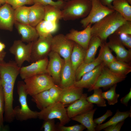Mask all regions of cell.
<instances>
[{
  "mask_svg": "<svg viewBox=\"0 0 131 131\" xmlns=\"http://www.w3.org/2000/svg\"><path fill=\"white\" fill-rule=\"evenodd\" d=\"M126 21L119 13L115 11L91 26L92 36L98 37L102 42H106L108 37Z\"/></svg>",
  "mask_w": 131,
  "mask_h": 131,
  "instance_id": "6da1fadb",
  "label": "cell"
},
{
  "mask_svg": "<svg viewBox=\"0 0 131 131\" xmlns=\"http://www.w3.org/2000/svg\"><path fill=\"white\" fill-rule=\"evenodd\" d=\"M92 7L90 0H72L65 1L61 9L62 19L74 20L86 17Z\"/></svg>",
  "mask_w": 131,
  "mask_h": 131,
  "instance_id": "7a4b0ae2",
  "label": "cell"
},
{
  "mask_svg": "<svg viewBox=\"0 0 131 131\" xmlns=\"http://www.w3.org/2000/svg\"><path fill=\"white\" fill-rule=\"evenodd\" d=\"M17 91L21 106L20 107L19 106H17L14 108L15 118L18 121H22L38 118V112L32 110L28 105L27 100V94L24 82L18 81Z\"/></svg>",
  "mask_w": 131,
  "mask_h": 131,
  "instance_id": "3957f363",
  "label": "cell"
},
{
  "mask_svg": "<svg viewBox=\"0 0 131 131\" xmlns=\"http://www.w3.org/2000/svg\"><path fill=\"white\" fill-rule=\"evenodd\" d=\"M25 88L27 94L31 96L48 90L55 83L48 73L34 76L24 80Z\"/></svg>",
  "mask_w": 131,
  "mask_h": 131,
  "instance_id": "277c9868",
  "label": "cell"
},
{
  "mask_svg": "<svg viewBox=\"0 0 131 131\" xmlns=\"http://www.w3.org/2000/svg\"><path fill=\"white\" fill-rule=\"evenodd\" d=\"M65 106L59 101L54 102L38 112V118L44 120L57 119L60 121L58 125H65L69 122L70 119Z\"/></svg>",
  "mask_w": 131,
  "mask_h": 131,
  "instance_id": "5b68a950",
  "label": "cell"
},
{
  "mask_svg": "<svg viewBox=\"0 0 131 131\" xmlns=\"http://www.w3.org/2000/svg\"><path fill=\"white\" fill-rule=\"evenodd\" d=\"M115 11L104 5L99 0L92 1V7L88 15L82 19L80 23L82 27L85 28L88 25L94 24Z\"/></svg>",
  "mask_w": 131,
  "mask_h": 131,
  "instance_id": "8992f818",
  "label": "cell"
},
{
  "mask_svg": "<svg viewBox=\"0 0 131 131\" xmlns=\"http://www.w3.org/2000/svg\"><path fill=\"white\" fill-rule=\"evenodd\" d=\"M52 34L45 36H39L33 41L31 55V62H33L47 57L51 51Z\"/></svg>",
  "mask_w": 131,
  "mask_h": 131,
  "instance_id": "52a82bcc",
  "label": "cell"
},
{
  "mask_svg": "<svg viewBox=\"0 0 131 131\" xmlns=\"http://www.w3.org/2000/svg\"><path fill=\"white\" fill-rule=\"evenodd\" d=\"M126 76L115 73L105 66L93 86L88 89L90 92L95 89L103 88L105 90L110 88L114 85L125 79Z\"/></svg>",
  "mask_w": 131,
  "mask_h": 131,
  "instance_id": "ba28073f",
  "label": "cell"
},
{
  "mask_svg": "<svg viewBox=\"0 0 131 131\" xmlns=\"http://www.w3.org/2000/svg\"><path fill=\"white\" fill-rule=\"evenodd\" d=\"M33 42L26 44L21 40L15 41L9 51L14 56L15 61L21 67L24 63L31 62V55Z\"/></svg>",
  "mask_w": 131,
  "mask_h": 131,
  "instance_id": "9c48e42d",
  "label": "cell"
},
{
  "mask_svg": "<svg viewBox=\"0 0 131 131\" xmlns=\"http://www.w3.org/2000/svg\"><path fill=\"white\" fill-rule=\"evenodd\" d=\"M74 43L65 35L59 34L53 37L51 51L58 54L65 61L70 60Z\"/></svg>",
  "mask_w": 131,
  "mask_h": 131,
  "instance_id": "30bf717a",
  "label": "cell"
},
{
  "mask_svg": "<svg viewBox=\"0 0 131 131\" xmlns=\"http://www.w3.org/2000/svg\"><path fill=\"white\" fill-rule=\"evenodd\" d=\"M49 58L47 72L52 77L55 84L59 85L61 74L65 60L58 54L51 51L48 55Z\"/></svg>",
  "mask_w": 131,
  "mask_h": 131,
  "instance_id": "8fae6325",
  "label": "cell"
},
{
  "mask_svg": "<svg viewBox=\"0 0 131 131\" xmlns=\"http://www.w3.org/2000/svg\"><path fill=\"white\" fill-rule=\"evenodd\" d=\"M108 38L107 45L111 50L115 53L117 60L130 64L131 49H126L118 35L114 33Z\"/></svg>",
  "mask_w": 131,
  "mask_h": 131,
  "instance_id": "7c38bea8",
  "label": "cell"
},
{
  "mask_svg": "<svg viewBox=\"0 0 131 131\" xmlns=\"http://www.w3.org/2000/svg\"><path fill=\"white\" fill-rule=\"evenodd\" d=\"M49 59L46 57L32 62L30 65L22 66L19 75L23 80L38 74L47 73V67Z\"/></svg>",
  "mask_w": 131,
  "mask_h": 131,
  "instance_id": "4fadbf2b",
  "label": "cell"
},
{
  "mask_svg": "<svg viewBox=\"0 0 131 131\" xmlns=\"http://www.w3.org/2000/svg\"><path fill=\"white\" fill-rule=\"evenodd\" d=\"M15 84L3 83L4 98V119L8 123L13 122L15 118L13 107V91Z\"/></svg>",
  "mask_w": 131,
  "mask_h": 131,
  "instance_id": "5bb4252c",
  "label": "cell"
},
{
  "mask_svg": "<svg viewBox=\"0 0 131 131\" xmlns=\"http://www.w3.org/2000/svg\"><path fill=\"white\" fill-rule=\"evenodd\" d=\"M20 67L15 61L0 63V76L1 84H15L16 79L19 74Z\"/></svg>",
  "mask_w": 131,
  "mask_h": 131,
  "instance_id": "9a60e30c",
  "label": "cell"
},
{
  "mask_svg": "<svg viewBox=\"0 0 131 131\" xmlns=\"http://www.w3.org/2000/svg\"><path fill=\"white\" fill-rule=\"evenodd\" d=\"M87 93H83L81 97L66 108L68 115L71 119L76 115L88 112L93 109V104L89 102L86 99Z\"/></svg>",
  "mask_w": 131,
  "mask_h": 131,
  "instance_id": "2e32d148",
  "label": "cell"
},
{
  "mask_svg": "<svg viewBox=\"0 0 131 131\" xmlns=\"http://www.w3.org/2000/svg\"><path fill=\"white\" fill-rule=\"evenodd\" d=\"M91 25L90 24L81 31L72 29L65 36L68 39L79 44L86 50L92 36Z\"/></svg>",
  "mask_w": 131,
  "mask_h": 131,
  "instance_id": "e0dca14e",
  "label": "cell"
},
{
  "mask_svg": "<svg viewBox=\"0 0 131 131\" xmlns=\"http://www.w3.org/2000/svg\"><path fill=\"white\" fill-rule=\"evenodd\" d=\"M14 10L12 7L5 3L0 6V28L11 31L15 21Z\"/></svg>",
  "mask_w": 131,
  "mask_h": 131,
  "instance_id": "ac0fdd59",
  "label": "cell"
},
{
  "mask_svg": "<svg viewBox=\"0 0 131 131\" xmlns=\"http://www.w3.org/2000/svg\"><path fill=\"white\" fill-rule=\"evenodd\" d=\"M106 66L102 62L92 70L84 74L74 85L83 89H89L94 85L104 67Z\"/></svg>",
  "mask_w": 131,
  "mask_h": 131,
  "instance_id": "d6986e66",
  "label": "cell"
},
{
  "mask_svg": "<svg viewBox=\"0 0 131 131\" xmlns=\"http://www.w3.org/2000/svg\"><path fill=\"white\" fill-rule=\"evenodd\" d=\"M83 89L74 85L63 88L59 101L65 105L71 104L80 98Z\"/></svg>",
  "mask_w": 131,
  "mask_h": 131,
  "instance_id": "ffe728a7",
  "label": "cell"
},
{
  "mask_svg": "<svg viewBox=\"0 0 131 131\" xmlns=\"http://www.w3.org/2000/svg\"><path fill=\"white\" fill-rule=\"evenodd\" d=\"M76 81L75 71L70 60H65L61 74L60 87L63 88L74 85Z\"/></svg>",
  "mask_w": 131,
  "mask_h": 131,
  "instance_id": "44dd1931",
  "label": "cell"
},
{
  "mask_svg": "<svg viewBox=\"0 0 131 131\" xmlns=\"http://www.w3.org/2000/svg\"><path fill=\"white\" fill-rule=\"evenodd\" d=\"M14 24L19 33L21 36V41L28 43L36 40L39 36L35 27L29 24H21L15 21Z\"/></svg>",
  "mask_w": 131,
  "mask_h": 131,
  "instance_id": "7402d4cb",
  "label": "cell"
},
{
  "mask_svg": "<svg viewBox=\"0 0 131 131\" xmlns=\"http://www.w3.org/2000/svg\"><path fill=\"white\" fill-rule=\"evenodd\" d=\"M30 7L29 24L35 27L43 20L45 14V6L38 4H34Z\"/></svg>",
  "mask_w": 131,
  "mask_h": 131,
  "instance_id": "603a6c76",
  "label": "cell"
},
{
  "mask_svg": "<svg viewBox=\"0 0 131 131\" xmlns=\"http://www.w3.org/2000/svg\"><path fill=\"white\" fill-rule=\"evenodd\" d=\"M97 109L95 108L88 112L76 115L71 119L78 122L84 126L88 131H95L97 125L93 121V117L95 112Z\"/></svg>",
  "mask_w": 131,
  "mask_h": 131,
  "instance_id": "cb8c5ba5",
  "label": "cell"
},
{
  "mask_svg": "<svg viewBox=\"0 0 131 131\" xmlns=\"http://www.w3.org/2000/svg\"><path fill=\"white\" fill-rule=\"evenodd\" d=\"M86 50L81 46L74 42L70 60L72 66L75 71L84 62Z\"/></svg>",
  "mask_w": 131,
  "mask_h": 131,
  "instance_id": "d4e9b609",
  "label": "cell"
},
{
  "mask_svg": "<svg viewBox=\"0 0 131 131\" xmlns=\"http://www.w3.org/2000/svg\"><path fill=\"white\" fill-rule=\"evenodd\" d=\"M102 43V41L98 37L94 35L92 36L86 50L84 62L89 63L95 60L98 48L100 47Z\"/></svg>",
  "mask_w": 131,
  "mask_h": 131,
  "instance_id": "484cf974",
  "label": "cell"
},
{
  "mask_svg": "<svg viewBox=\"0 0 131 131\" xmlns=\"http://www.w3.org/2000/svg\"><path fill=\"white\" fill-rule=\"evenodd\" d=\"M131 5L126 0H113L112 3L113 9L129 21H131Z\"/></svg>",
  "mask_w": 131,
  "mask_h": 131,
  "instance_id": "4316f807",
  "label": "cell"
},
{
  "mask_svg": "<svg viewBox=\"0 0 131 131\" xmlns=\"http://www.w3.org/2000/svg\"><path fill=\"white\" fill-rule=\"evenodd\" d=\"M58 23L43 20L35 27L39 36H45L52 34L57 30Z\"/></svg>",
  "mask_w": 131,
  "mask_h": 131,
  "instance_id": "83f0119b",
  "label": "cell"
},
{
  "mask_svg": "<svg viewBox=\"0 0 131 131\" xmlns=\"http://www.w3.org/2000/svg\"><path fill=\"white\" fill-rule=\"evenodd\" d=\"M131 114L130 110L121 112L119 109H117L115 115L108 121L103 124L97 125L95 128V131H100L109 126L124 121L131 116Z\"/></svg>",
  "mask_w": 131,
  "mask_h": 131,
  "instance_id": "f1b7e54d",
  "label": "cell"
},
{
  "mask_svg": "<svg viewBox=\"0 0 131 131\" xmlns=\"http://www.w3.org/2000/svg\"><path fill=\"white\" fill-rule=\"evenodd\" d=\"M102 62L98 56L92 62L87 63L83 62L75 71L76 81L79 80L84 74L92 70Z\"/></svg>",
  "mask_w": 131,
  "mask_h": 131,
  "instance_id": "f546056e",
  "label": "cell"
},
{
  "mask_svg": "<svg viewBox=\"0 0 131 131\" xmlns=\"http://www.w3.org/2000/svg\"><path fill=\"white\" fill-rule=\"evenodd\" d=\"M32 97V101L35 103L37 107L41 110L54 102L50 98L48 90L41 92Z\"/></svg>",
  "mask_w": 131,
  "mask_h": 131,
  "instance_id": "4dcf8cb0",
  "label": "cell"
},
{
  "mask_svg": "<svg viewBox=\"0 0 131 131\" xmlns=\"http://www.w3.org/2000/svg\"><path fill=\"white\" fill-rule=\"evenodd\" d=\"M130 64L117 60L106 66L111 71L115 73L126 76L131 72V66Z\"/></svg>",
  "mask_w": 131,
  "mask_h": 131,
  "instance_id": "1f68e13d",
  "label": "cell"
},
{
  "mask_svg": "<svg viewBox=\"0 0 131 131\" xmlns=\"http://www.w3.org/2000/svg\"><path fill=\"white\" fill-rule=\"evenodd\" d=\"M61 19H62V16L60 9L53 5L45 6V14L43 20L58 23Z\"/></svg>",
  "mask_w": 131,
  "mask_h": 131,
  "instance_id": "d6a6232c",
  "label": "cell"
},
{
  "mask_svg": "<svg viewBox=\"0 0 131 131\" xmlns=\"http://www.w3.org/2000/svg\"><path fill=\"white\" fill-rule=\"evenodd\" d=\"M98 56L106 66L117 60L112 53V50L108 46L107 42H102Z\"/></svg>",
  "mask_w": 131,
  "mask_h": 131,
  "instance_id": "836d02e7",
  "label": "cell"
},
{
  "mask_svg": "<svg viewBox=\"0 0 131 131\" xmlns=\"http://www.w3.org/2000/svg\"><path fill=\"white\" fill-rule=\"evenodd\" d=\"M30 8V7L25 5L14 9V17L15 21L22 24H29Z\"/></svg>",
  "mask_w": 131,
  "mask_h": 131,
  "instance_id": "e575fe53",
  "label": "cell"
},
{
  "mask_svg": "<svg viewBox=\"0 0 131 131\" xmlns=\"http://www.w3.org/2000/svg\"><path fill=\"white\" fill-rule=\"evenodd\" d=\"M94 93L91 95L87 97V100L91 104H95L98 107H106V106L105 99L101 95L102 91L100 88L93 90Z\"/></svg>",
  "mask_w": 131,
  "mask_h": 131,
  "instance_id": "d590c367",
  "label": "cell"
},
{
  "mask_svg": "<svg viewBox=\"0 0 131 131\" xmlns=\"http://www.w3.org/2000/svg\"><path fill=\"white\" fill-rule=\"evenodd\" d=\"M117 86V84H115L111 87L109 90L102 92L101 93L102 97L107 100L108 104L109 105H114L118 102V99L120 95L116 92Z\"/></svg>",
  "mask_w": 131,
  "mask_h": 131,
  "instance_id": "8d00e7d4",
  "label": "cell"
},
{
  "mask_svg": "<svg viewBox=\"0 0 131 131\" xmlns=\"http://www.w3.org/2000/svg\"><path fill=\"white\" fill-rule=\"evenodd\" d=\"M62 89L59 85L55 84L48 90L49 96L54 102L59 101Z\"/></svg>",
  "mask_w": 131,
  "mask_h": 131,
  "instance_id": "74e56055",
  "label": "cell"
},
{
  "mask_svg": "<svg viewBox=\"0 0 131 131\" xmlns=\"http://www.w3.org/2000/svg\"><path fill=\"white\" fill-rule=\"evenodd\" d=\"M33 4H38L45 6L51 5L56 6L61 9H62L65 1L62 0H58L54 1L52 0H32Z\"/></svg>",
  "mask_w": 131,
  "mask_h": 131,
  "instance_id": "f35d334b",
  "label": "cell"
},
{
  "mask_svg": "<svg viewBox=\"0 0 131 131\" xmlns=\"http://www.w3.org/2000/svg\"><path fill=\"white\" fill-rule=\"evenodd\" d=\"M6 3L10 5L14 9L26 5H33L32 0H6Z\"/></svg>",
  "mask_w": 131,
  "mask_h": 131,
  "instance_id": "ab89813d",
  "label": "cell"
},
{
  "mask_svg": "<svg viewBox=\"0 0 131 131\" xmlns=\"http://www.w3.org/2000/svg\"><path fill=\"white\" fill-rule=\"evenodd\" d=\"M118 35L123 33L131 34V21L127 20L114 33Z\"/></svg>",
  "mask_w": 131,
  "mask_h": 131,
  "instance_id": "60d3db41",
  "label": "cell"
},
{
  "mask_svg": "<svg viewBox=\"0 0 131 131\" xmlns=\"http://www.w3.org/2000/svg\"><path fill=\"white\" fill-rule=\"evenodd\" d=\"M44 121L41 127L44 131H58L57 127L55 123L54 119H48Z\"/></svg>",
  "mask_w": 131,
  "mask_h": 131,
  "instance_id": "b9f144b4",
  "label": "cell"
},
{
  "mask_svg": "<svg viewBox=\"0 0 131 131\" xmlns=\"http://www.w3.org/2000/svg\"><path fill=\"white\" fill-rule=\"evenodd\" d=\"M57 127L58 131H82L86 128L84 126L81 124L69 126L58 125Z\"/></svg>",
  "mask_w": 131,
  "mask_h": 131,
  "instance_id": "7bdbcfd3",
  "label": "cell"
},
{
  "mask_svg": "<svg viewBox=\"0 0 131 131\" xmlns=\"http://www.w3.org/2000/svg\"><path fill=\"white\" fill-rule=\"evenodd\" d=\"M4 110V98L3 91L2 86L0 87V123L4 126L3 113Z\"/></svg>",
  "mask_w": 131,
  "mask_h": 131,
  "instance_id": "ee69618b",
  "label": "cell"
},
{
  "mask_svg": "<svg viewBox=\"0 0 131 131\" xmlns=\"http://www.w3.org/2000/svg\"><path fill=\"white\" fill-rule=\"evenodd\" d=\"M118 36L124 46L129 49H131V34L123 33Z\"/></svg>",
  "mask_w": 131,
  "mask_h": 131,
  "instance_id": "f6af8a7d",
  "label": "cell"
},
{
  "mask_svg": "<svg viewBox=\"0 0 131 131\" xmlns=\"http://www.w3.org/2000/svg\"><path fill=\"white\" fill-rule=\"evenodd\" d=\"M113 112L111 110H108L106 113L103 115L98 118L94 119L93 120L94 123L96 124L99 125L102 123L108 117L111 116Z\"/></svg>",
  "mask_w": 131,
  "mask_h": 131,
  "instance_id": "bcb514c9",
  "label": "cell"
},
{
  "mask_svg": "<svg viewBox=\"0 0 131 131\" xmlns=\"http://www.w3.org/2000/svg\"><path fill=\"white\" fill-rule=\"evenodd\" d=\"M124 123V121H123L117 123L109 126L103 130L105 131H120Z\"/></svg>",
  "mask_w": 131,
  "mask_h": 131,
  "instance_id": "7dc6e473",
  "label": "cell"
},
{
  "mask_svg": "<svg viewBox=\"0 0 131 131\" xmlns=\"http://www.w3.org/2000/svg\"><path fill=\"white\" fill-rule=\"evenodd\" d=\"M131 98V89H130L129 92L120 100L121 103L125 106H127Z\"/></svg>",
  "mask_w": 131,
  "mask_h": 131,
  "instance_id": "c3c4849f",
  "label": "cell"
},
{
  "mask_svg": "<svg viewBox=\"0 0 131 131\" xmlns=\"http://www.w3.org/2000/svg\"><path fill=\"white\" fill-rule=\"evenodd\" d=\"M103 5L113 9L112 3L113 0H99Z\"/></svg>",
  "mask_w": 131,
  "mask_h": 131,
  "instance_id": "681fc988",
  "label": "cell"
},
{
  "mask_svg": "<svg viewBox=\"0 0 131 131\" xmlns=\"http://www.w3.org/2000/svg\"><path fill=\"white\" fill-rule=\"evenodd\" d=\"M6 54V52L4 51L0 52V63L3 61Z\"/></svg>",
  "mask_w": 131,
  "mask_h": 131,
  "instance_id": "f907efd6",
  "label": "cell"
},
{
  "mask_svg": "<svg viewBox=\"0 0 131 131\" xmlns=\"http://www.w3.org/2000/svg\"><path fill=\"white\" fill-rule=\"evenodd\" d=\"M8 130V128L7 126H3L0 123V131H6Z\"/></svg>",
  "mask_w": 131,
  "mask_h": 131,
  "instance_id": "816d5d0a",
  "label": "cell"
},
{
  "mask_svg": "<svg viewBox=\"0 0 131 131\" xmlns=\"http://www.w3.org/2000/svg\"><path fill=\"white\" fill-rule=\"evenodd\" d=\"M5 47L6 46L4 43L0 42V52L3 51Z\"/></svg>",
  "mask_w": 131,
  "mask_h": 131,
  "instance_id": "f5cc1de1",
  "label": "cell"
},
{
  "mask_svg": "<svg viewBox=\"0 0 131 131\" xmlns=\"http://www.w3.org/2000/svg\"><path fill=\"white\" fill-rule=\"evenodd\" d=\"M0 3L1 4L6 3V0H0Z\"/></svg>",
  "mask_w": 131,
  "mask_h": 131,
  "instance_id": "db71d44e",
  "label": "cell"
},
{
  "mask_svg": "<svg viewBox=\"0 0 131 131\" xmlns=\"http://www.w3.org/2000/svg\"><path fill=\"white\" fill-rule=\"evenodd\" d=\"M1 83L0 77V87H1Z\"/></svg>",
  "mask_w": 131,
  "mask_h": 131,
  "instance_id": "11a10c76",
  "label": "cell"
},
{
  "mask_svg": "<svg viewBox=\"0 0 131 131\" xmlns=\"http://www.w3.org/2000/svg\"><path fill=\"white\" fill-rule=\"evenodd\" d=\"M62 0L64 1H69L72 0Z\"/></svg>",
  "mask_w": 131,
  "mask_h": 131,
  "instance_id": "9f6ffc18",
  "label": "cell"
},
{
  "mask_svg": "<svg viewBox=\"0 0 131 131\" xmlns=\"http://www.w3.org/2000/svg\"><path fill=\"white\" fill-rule=\"evenodd\" d=\"M126 0L129 2H131V0Z\"/></svg>",
  "mask_w": 131,
  "mask_h": 131,
  "instance_id": "6f0895ef",
  "label": "cell"
},
{
  "mask_svg": "<svg viewBox=\"0 0 131 131\" xmlns=\"http://www.w3.org/2000/svg\"><path fill=\"white\" fill-rule=\"evenodd\" d=\"M1 3H0V6H1Z\"/></svg>",
  "mask_w": 131,
  "mask_h": 131,
  "instance_id": "680465c9",
  "label": "cell"
},
{
  "mask_svg": "<svg viewBox=\"0 0 131 131\" xmlns=\"http://www.w3.org/2000/svg\"><path fill=\"white\" fill-rule=\"evenodd\" d=\"M90 0L92 1V0Z\"/></svg>",
  "mask_w": 131,
  "mask_h": 131,
  "instance_id": "91938a15",
  "label": "cell"
}]
</instances>
